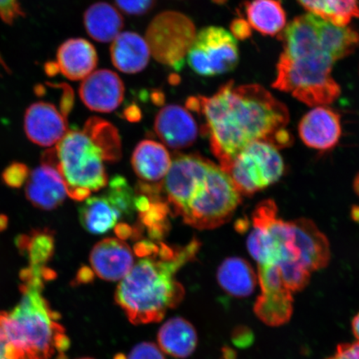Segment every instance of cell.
Returning a JSON list of instances; mask_svg holds the SVG:
<instances>
[{"label":"cell","mask_w":359,"mask_h":359,"mask_svg":"<svg viewBox=\"0 0 359 359\" xmlns=\"http://www.w3.org/2000/svg\"><path fill=\"white\" fill-rule=\"evenodd\" d=\"M187 107L203 116L202 133L224 172L240 152L255 142L282 149L293 144L287 130L290 112L284 103L259 84L230 81L210 97L188 98Z\"/></svg>","instance_id":"cell-1"},{"label":"cell","mask_w":359,"mask_h":359,"mask_svg":"<svg viewBox=\"0 0 359 359\" xmlns=\"http://www.w3.org/2000/svg\"><path fill=\"white\" fill-rule=\"evenodd\" d=\"M283 52L272 87L311 107L331 104L341 94L332 71L356 50L359 33L313 13L296 17L279 34Z\"/></svg>","instance_id":"cell-2"},{"label":"cell","mask_w":359,"mask_h":359,"mask_svg":"<svg viewBox=\"0 0 359 359\" xmlns=\"http://www.w3.org/2000/svg\"><path fill=\"white\" fill-rule=\"evenodd\" d=\"M200 242L173 248L160 243L155 253L140 257L116 290V304L134 325L159 322L182 302L185 290L177 280L179 269L196 257Z\"/></svg>","instance_id":"cell-3"},{"label":"cell","mask_w":359,"mask_h":359,"mask_svg":"<svg viewBox=\"0 0 359 359\" xmlns=\"http://www.w3.org/2000/svg\"><path fill=\"white\" fill-rule=\"evenodd\" d=\"M47 269L26 268L20 273L22 298L11 313H1L7 338L21 359H50L69 346L65 330L43 297Z\"/></svg>","instance_id":"cell-4"},{"label":"cell","mask_w":359,"mask_h":359,"mask_svg":"<svg viewBox=\"0 0 359 359\" xmlns=\"http://www.w3.org/2000/svg\"><path fill=\"white\" fill-rule=\"evenodd\" d=\"M229 174L203 158L188 182L179 191L172 213L188 226L212 230L230 221L242 201Z\"/></svg>","instance_id":"cell-5"},{"label":"cell","mask_w":359,"mask_h":359,"mask_svg":"<svg viewBox=\"0 0 359 359\" xmlns=\"http://www.w3.org/2000/svg\"><path fill=\"white\" fill-rule=\"evenodd\" d=\"M278 212L273 200L260 202L255 208L247 250L258 266L279 269L287 288L295 293L309 285L312 273L296 244L291 222H285Z\"/></svg>","instance_id":"cell-6"},{"label":"cell","mask_w":359,"mask_h":359,"mask_svg":"<svg viewBox=\"0 0 359 359\" xmlns=\"http://www.w3.org/2000/svg\"><path fill=\"white\" fill-rule=\"evenodd\" d=\"M42 161L55 165L73 200L85 201L107 186V155L84 129L67 132L55 148L44 152Z\"/></svg>","instance_id":"cell-7"},{"label":"cell","mask_w":359,"mask_h":359,"mask_svg":"<svg viewBox=\"0 0 359 359\" xmlns=\"http://www.w3.org/2000/svg\"><path fill=\"white\" fill-rule=\"evenodd\" d=\"M285 172L279 149L266 142H255L242 150L226 172L241 195L253 196L276 183Z\"/></svg>","instance_id":"cell-8"},{"label":"cell","mask_w":359,"mask_h":359,"mask_svg":"<svg viewBox=\"0 0 359 359\" xmlns=\"http://www.w3.org/2000/svg\"><path fill=\"white\" fill-rule=\"evenodd\" d=\"M196 35V26L189 17L177 11H165L148 25L146 41L157 62L181 71Z\"/></svg>","instance_id":"cell-9"},{"label":"cell","mask_w":359,"mask_h":359,"mask_svg":"<svg viewBox=\"0 0 359 359\" xmlns=\"http://www.w3.org/2000/svg\"><path fill=\"white\" fill-rule=\"evenodd\" d=\"M186 60L201 77H215L234 70L239 64L236 39L221 27L210 26L196 34Z\"/></svg>","instance_id":"cell-10"},{"label":"cell","mask_w":359,"mask_h":359,"mask_svg":"<svg viewBox=\"0 0 359 359\" xmlns=\"http://www.w3.org/2000/svg\"><path fill=\"white\" fill-rule=\"evenodd\" d=\"M124 93L122 79L109 69L93 72L83 79L79 88V96L85 106L103 114L118 109L122 104Z\"/></svg>","instance_id":"cell-11"},{"label":"cell","mask_w":359,"mask_h":359,"mask_svg":"<svg viewBox=\"0 0 359 359\" xmlns=\"http://www.w3.org/2000/svg\"><path fill=\"white\" fill-rule=\"evenodd\" d=\"M299 135L304 144L313 149H333L342 135L340 116L330 107H316L300 121Z\"/></svg>","instance_id":"cell-12"},{"label":"cell","mask_w":359,"mask_h":359,"mask_svg":"<svg viewBox=\"0 0 359 359\" xmlns=\"http://www.w3.org/2000/svg\"><path fill=\"white\" fill-rule=\"evenodd\" d=\"M25 131L36 145L53 147L67 133V118L52 103L35 102L26 111Z\"/></svg>","instance_id":"cell-13"},{"label":"cell","mask_w":359,"mask_h":359,"mask_svg":"<svg viewBox=\"0 0 359 359\" xmlns=\"http://www.w3.org/2000/svg\"><path fill=\"white\" fill-rule=\"evenodd\" d=\"M155 132L165 146L180 150L191 147L198 136V126L185 107L168 105L157 114Z\"/></svg>","instance_id":"cell-14"},{"label":"cell","mask_w":359,"mask_h":359,"mask_svg":"<svg viewBox=\"0 0 359 359\" xmlns=\"http://www.w3.org/2000/svg\"><path fill=\"white\" fill-rule=\"evenodd\" d=\"M27 199L35 208L51 210L62 204L67 196L64 179L55 165L41 161L29 173L25 184Z\"/></svg>","instance_id":"cell-15"},{"label":"cell","mask_w":359,"mask_h":359,"mask_svg":"<svg viewBox=\"0 0 359 359\" xmlns=\"http://www.w3.org/2000/svg\"><path fill=\"white\" fill-rule=\"evenodd\" d=\"M90 264L101 279L122 280L134 266V255L123 240L107 238L94 245L90 254Z\"/></svg>","instance_id":"cell-16"},{"label":"cell","mask_w":359,"mask_h":359,"mask_svg":"<svg viewBox=\"0 0 359 359\" xmlns=\"http://www.w3.org/2000/svg\"><path fill=\"white\" fill-rule=\"evenodd\" d=\"M60 73L72 81L83 80L96 69L97 53L93 45L83 39L67 40L57 49Z\"/></svg>","instance_id":"cell-17"},{"label":"cell","mask_w":359,"mask_h":359,"mask_svg":"<svg viewBox=\"0 0 359 359\" xmlns=\"http://www.w3.org/2000/svg\"><path fill=\"white\" fill-rule=\"evenodd\" d=\"M112 65L122 73L135 74L146 69L150 61L149 46L141 35L134 32L121 33L110 48Z\"/></svg>","instance_id":"cell-18"},{"label":"cell","mask_w":359,"mask_h":359,"mask_svg":"<svg viewBox=\"0 0 359 359\" xmlns=\"http://www.w3.org/2000/svg\"><path fill=\"white\" fill-rule=\"evenodd\" d=\"M134 172L147 184L163 181L172 165L169 152L161 143L144 140L138 143L132 157Z\"/></svg>","instance_id":"cell-19"},{"label":"cell","mask_w":359,"mask_h":359,"mask_svg":"<svg viewBox=\"0 0 359 359\" xmlns=\"http://www.w3.org/2000/svg\"><path fill=\"white\" fill-rule=\"evenodd\" d=\"M157 340L161 351L177 358H187L198 342L195 327L181 317L170 318L161 326Z\"/></svg>","instance_id":"cell-20"},{"label":"cell","mask_w":359,"mask_h":359,"mask_svg":"<svg viewBox=\"0 0 359 359\" xmlns=\"http://www.w3.org/2000/svg\"><path fill=\"white\" fill-rule=\"evenodd\" d=\"M217 281L227 294L236 298L249 297L257 285V276L243 258L224 259L218 268Z\"/></svg>","instance_id":"cell-21"},{"label":"cell","mask_w":359,"mask_h":359,"mask_svg":"<svg viewBox=\"0 0 359 359\" xmlns=\"http://www.w3.org/2000/svg\"><path fill=\"white\" fill-rule=\"evenodd\" d=\"M83 22L90 37L101 43L114 41L124 26L122 15L105 2L90 6L84 13Z\"/></svg>","instance_id":"cell-22"},{"label":"cell","mask_w":359,"mask_h":359,"mask_svg":"<svg viewBox=\"0 0 359 359\" xmlns=\"http://www.w3.org/2000/svg\"><path fill=\"white\" fill-rule=\"evenodd\" d=\"M244 10L251 28L263 35L276 36L285 28L286 13L279 0H251Z\"/></svg>","instance_id":"cell-23"},{"label":"cell","mask_w":359,"mask_h":359,"mask_svg":"<svg viewBox=\"0 0 359 359\" xmlns=\"http://www.w3.org/2000/svg\"><path fill=\"white\" fill-rule=\"evenodd\" d=\"M293 311V293L288 289L262 291L254 305L255 316L271 327L285 325Z\"/></svg>","instance_id":"cell-24"},{"label":"cell","mask_w":359,"mask_h":359,"mask_svg":"<svg viewBox=\"0 0 359 359\" xmlns=\"http://www.w3.org/2000/svg\"><path fill=\"white\" fill-rule=\"evenodd\" d=\"M120 218L122 215L105 195L88 197L79 210L81 224L92 234L109 232Z\"/></svg>","instance_id":"cell-25"},{"label":"cell","mask_w":359,"mask_h":359,"mask_svg":"<svg viewBox=\"0 0 359 359\" xmlns=\"http://www.w3.org/2000/svg\"><path fill=\"white\" fill-rule=\"evenodd\" d=\"M308 11L336 26H347L359 17L358 0H298Z\"/></svg>","instance_id":"cell-26"},{"label":"cell","mask_w":359,"mask_h":359,"mask_svg":"<svg viewBox=\"0 0 359 359\" xmlns=\"http://www.w3.org/2000/svg\"><path fill=\"white\" fill-rule=\"evenodd\" d=\"M18 246L26 253L30 266H47L55 251V238L48 229L34 231L30 235L20 236Z\"/></svg>","instance_id":"cell-27"},{"label":"cell","mask_w":359,"mask_h":359,"mask_svg":"<svg viewBox=\"0 0 359 359\" xmlns=\"http://www.w3.org/2000/svg\"><path fill=\"white\" fill-rule=\"evenodd\" d=\"M83 129L105 151L107 161H116L120 159V137L114 126L94 116L88 120Z\"/></svg>","instance_id":"cell-28"},{"label":"cell","mask_w":359,"mask_h":359,"mask_svg":"<svg viewBox=\"0 0 359 359\" xmlns=\"http://www.w3.org/2000/svg\"><path fill=\"white\" fill-rule=\"evenodd\" d=\"M105 196L121 215L126 217H132L135 212V193L128 185L127 180L121 176L111 179L109 190Z\"/></svg>","instance_id":"cell-29"},{"label":"cell","mask_w":359,"mask_h":359,"mask_svg":"<svg viewBox=\"0 0 359 359\" xmlns=\"http://www.w3.org/2000/svg\"><path fill=\"white\" fill-rule=\"evenodd\" d=\"M29 170L26 165L15 163L8 165L2 174L3 182L6 185L13 188H20L28 180Z\"/></svg>","instance_id":"cell-30"},{"label":"cell","mask_w":359,"mask_h":359,"mask_svg":"<svg viewBox=\"0 0 359 359\" xmlns=\"http://www.w3.org/2000/svg\"><path fill=\"white\" fill-rule=\"evenodd\" d=\"M156 0H115L116 6L128 15H146L154 7Z\"/></svg>","instance_id":"cell-31"},{"label":"cell","mask_w":359,"mask_h":359,"mask_svg":"<svg viewBox=\"0 0 359 359\" xmlns=\"http://www.w3.org/2000/svg\"><path fill=\"white\" fill-rule=\"evenodd\" d=\"M125 359H165L163 351L155 344L144 342L135 346Z\"/></svg>","instance_id":"cell-32"},{"label":"cell","mask_w":359,"mask_h":359,"mask_svg":"<svg viewBox=\"0 0 359 359\" xmlns=\"http://www.w3.org/2000/svg\"><path fill=\"white\" fill-rule=\"evenodd\" d=\"M24 15L17 0H0V18L6 22L12 25L17 17Z\"/></svg>","instance_id":"cell-33"},{"label":"cell","mask_w":359,"mask_h":359,"mask_svg":"<svg viewBox=\"0 0 359 359\" xmlns=\"http://www.w3.org/2000/svg\"><path fill=\"white\" fill-rule=\"evenodd\" d=\"M0 359H21L7 338L4 329L1 314H0Z\"/></svg>","instance_id":"cell-34"},{"label":"cell","mask_w":359,"mask_h":359,"mask_svg":"<svg viewBox=\"0 0 359 359\" xmlns=\"http://www.w3.org/2000/svg\"><path fill=\"white\" fill-rule=\"evenodd\" d=\"M326 359H359V342L339 344L334 355Z\"/></svg>","instance_id":"cell-35"},{"label":"cell","mask_w":359,"mask_h":359,"mask_svg":"<svg viewBox=\"0 0 359 359\" xmlns=\"http://www.w3.org/2000/svg\"><path fill=\"white\" fill-rule=\"evenodd\" d=\"M230 29L236 39L245 40L252 34V28L245 20L239 18L231 22Z\"/></svg>","instance_id":"cell-36"},{"label":"cell","mask_w":359,"mask_h":359,"mask_svg":"<svg viewBox=\"0 0 359 359\" xmlns=\"http://www.w3.org/2000/svg\"><path fill=\"white\" fill-rule=\"evenodd\" d=\"M62 89V96L60 98V111L66 118L73 109L74 103V94L73 89L66 83H60Z\"/></svg>","instance_id":"cell-37"},{"label":"cell","mask_w":359,"mask_h":359,"mask_svg":"<svg viewBox=\"0 0 359 359\" xmlns=\"http://www.w3.org/2000/svg\"><path fill=\"white\" fill-rule=\"evenodd\" d=\"M124 115L126 118L132 122H136L141 118V111L137 106L129 107L128 109H126L124 111Z\"/></svg>","instance_id":"cell-38"},{"label":"cell","mask_w":359,"mask_h":359,"mask_svg":"<svg viewBox=\"0 0 359 359\" xmlns=\"http://www.w3.org/2000/svg\"><path fill=\"white\" fill-rule=\"evenodd\" d=\"M44 71L48 77H55L57 74L60 73V66L56 62H48L44 65Z\"/></svg>","instance_id":"cell-39"},{"label":"cell","mask_w":359,"mask_h":359,"mask_svg":"<svg viewBox=\"0 0 359 359\" xmlns=\"http://www.w3.org/2000/svg\"><path fill=\"white\" fill-rule=\"evenodd\" d=\"M352 330L354 337H355L358 342H359V312L353 318L352 321Z\"/></svg>","instance_id":"cell-40"},{"label":"cell","mask_w":359,"mask_h":359,"mask_svg":"<svg viewBox=\"0 0 359 359\" xmlns=\"http://www.w3.org/2000/svg\"><path fill=\"white\" fill-rule=\"evenodd\" d=\"M34 93L39 97H43L46 93V88L43 85H36L34 87Z\"/></svg>","instance_id":"cell-41"},{"label":"cell","mask_w":359,"mask_h":359,"mask_svg":"<svg viewBox=\"0 0 359 359\" xmlns=\"http://www.w3.org/2000/svg\"><path fill=\"white\" fill-rule=\"evenodd\" d=\"M8 224V219L6 215H0V231L6 228Z\"/></svg>","instance_id":"cell-42"},{"label":"cell","mask_w":359,"mask_h":359,"mask_svg":"<svg viewBox=\"0 0 359 359\" xmlns=\"http://www.w3.org/2000/svg\"><path fill=\"white\" fill-rule=\"evenodd\" d=\"M352 213L354 221L359 222V208H353Z\"/></svg>","instance_id":"cell-43"},{"label":"cell","mask_w":359,"mask_h":359,"mask_svg":"<svg viewBox=\"0 0 359 359\" xmlns=\"http://www.w3.org/2000/svg\"><path fill=\"white\" fill-rule=\"evenodd\" d=\"M354 190L358 193V195L359 196V174L358 175L355 180H354Z\"/></svg>","instance_id":"cell-44"},{"label":"cell","mask_w":359,"mask_h":359,"mask_svg":"<svg viewBox=\"0 0 359 359\" xmlns=\"http://www.w3.org/2000/svg\"><path fill=\"white\" fill-rule=\"evenodd\" d=\"M226 0H213V2L217 3L218 4H222L226 2Z\"/></svg>","instance_id":"cell-45"},{"label":"cell","mask_w":359,"mask_h":359,"mask_svg":"<svg viewBox=\"0 0 359 359\" xmlns=\"http://www.w3.org/2000/svg\"><path fill=\"white\" fill-rule=\"evenodd\" d=\"M0 65H2L4 66V69H8V67L6 66V65H4V62L2 60L1 56H0Z\"/></svg>","instance_id":"cell-46"},{"label":"cell","mask_w":359,"mask_h":359,"mask_svg":"<svg viewBox=\"0 0 359 359\" xmlns=\"http://www.w3.org/2000/svg\"><path fill=\"white\" fill-rule=\"evenodd\" d=\"M82 359H91V358H82Z\"/></svg>","instance_id":"cell-47"}]
</instances>
